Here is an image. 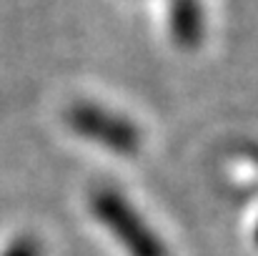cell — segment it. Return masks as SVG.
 Masks as SVG:
<instances>
[{"label": "cell", "mask_w": 258, "mask_h": 256, "mask_svg": "<svg viewBox=\"0 0 258 256\" xmlns=\"http://www.w3.org/2000/svg\"><path fill=\"white\" fill-rule=\"evenodd\" d=\"M0 256H43V249H40V244L33 236H20Z\"/></svg>", "instance_id": "cell-4"}, {"label": "cell", "mask_w": 258, "mask_h": 256, "mask_svg": "<svg viewBox=\"0 0 258 256\" xmlns=\"http://www.w3.org/2000/svg\"><path fill=\"white\" fill-rule=\"evenodd\" d=\"M256 244H258V229H256Z\"/></svg>", "instance_id": "cell-5"}, {"label": "cell", "mask_w": 258, "mask_h": 256, "mask_svg": "<svg viewBox=\"0 0 258 256\" xmlns=\"http://www.w3.org/2000/svg\"><path fill=\"white\" fill-rule=\"evenodd\" d=\"M68 123L78 136L105 146L113 153L133 156L141 148V131L136 128V123L95 103H76L68 111Z\"/></svg>", "instance_id": "cell-2"}, {"label": "cell", "mask_w": 258, "mask_h": 256, "mask_svg": "<svg viewBox=\"0 0 258 256\" xmlns=\"http://www.w3.org/2000/svg\"><path fill=\"white\" fill-rule=\"evenodd\" d=\"M171 30L173 38L185 48H193L201 43V38H203V8L198 0H173Z\"/></svg>", "instance_id": "cell-3"}, {"label": "cell", "mask_w": 258, "mask_h": 256, "mask_svg": "<svg viewBox=\"0 0 258 256\" xmlns=\"http://www.w3.org/2000/svg\"><path fill=\"white\" fill-rule=\"evenodd\" d=\"M93 216L113 234L128 256H168L166 244L153 234L146 219L113 188H100L90 198Z\"/></svg>", "instance_id": "cell-1"}]
</instances>
